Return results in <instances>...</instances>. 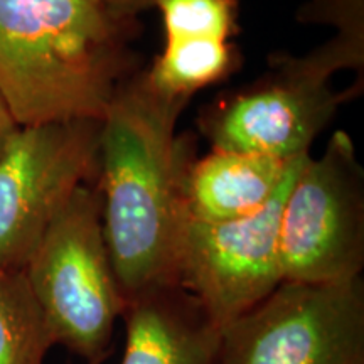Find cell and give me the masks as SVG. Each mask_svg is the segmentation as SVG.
I'll use <instances>...</instances> for the list:
<instances>
[{
  "label": "cell",
  "mask_w": 364,
  "mask_h": 364,
  "mask_svg": "<svg viewBox=\"0 0 364 364\" xmlns=\"http://www.w3.org/2000/svg\"><path fill=\"white\" fill-rule=\"evenodd\" d=\"M188 98L136 75L117 91L100 129L103 233L125 306L177 287V248L189 167L176 124Z\"/></svg>",
  "instance_id": "cell-1"
},
{
  "label": "cell",
  "mask_w": 364,
  "mask_h": 364,
  "mask_svg": "<svg viewBox=\"0 0 364 364\" xmlns=\"http://www.w3.org/2000/svg\"><path fill=\"white\" fill-rule=\"evenodd\" d=\"M134 22L100 0H0V97L16 124L102 122L132 66Z\"/></svg>",
  "instance_id": "cell-2"
},
{
  "label": "cell",
  "mask_w": 364,
  "mask_h": 364,
  "mask_svg": "<svg viewBox=\"0 0 364 364\" xmlns=\"http://www.w3.org/2000/svg\"><path fill=\"white\" fill-rule=\"evenodd\" d=\"M54 344L103 364L125 300L103 233L98 189L80 186L49 225L24 267Z\"/></svg>",
  "instance_id": "cell-3"
},
{
  "label": "cell",
  "mask_w": 364,
  "mask_h": 364,
  "mask_svg": "<svg viewBox=\"0 0 364 364\" xmlns=\"http://www.w3.org/2000/svg\"><path fill=\"white\" fill-rule=\"evenodd\" d=\"M284 282L343 284L364 267V172L346 132L321 157H307L287 194L280 220Z\"/></svg>",
  "instance_id": "cell-4"
},
{
  "label": "cell",
  "mask_w": 364,
  "mask_h": 364,
  "mask_svg": "<svg viewBox=\"0 0 364 364\" xmlns=\"http://www.w3.org/2000/svg\"><path fill=\"white\" fill-rule=\"evenodd\" d=\"M218 364H364V287L282 282L220 329Z\"/></svg>",
  "instance_id": "cell-5"
},
{
  "label": "cell",
  "mask_w": 364,
  "mask_h": 364,
  "mask_svg": "<svg viewBox=\"0 0 364 364\" xmlns=\"http://www.w3.org/2000/svg\"><path fill=\"white\" fill-rule=\"evenodd\" d=\"M309 156L294 159L275 196L253 215L220 223L184 218L177 248V287L198 302L218 329L258 306L284 282L282 209Z\"/></svg>",
  "instance_id": "cell-6"
},
{
  "label": "cell",
  "mask_w": 364,
  "mask_h": 364,
  "mask_svg": "<svg viewBox=\"0 0 364 364\" xmlns=\"http://www.w3.org/2000/svg\"><path fill=\"white\" fill-rule=\"evenodd\" d=\"M102 122L19 127L0 156V268L24 270L46 230L98 167Z\"/></svg>",
  "instance_id": "cell-7"
},
{
  "label": "cell",
  "mask_w": 364,
  "mask_h": 364,
  "mask_svg": "<svg viewBox=\"0 0 364 364\" xmlns=\"http://www.w3.org/2000/svg\"><path fill=\"white\" fill-rule=\"evenodd\" d=\"M344 100L299 58L277 56L272 78L218 105L201 127L213 150L292 161L309 154Z\"/></svg>",
  "instance_id": "cell-8"
},
{
  "label": "cell",
  "mask_w": 364,
  "mask_h": 364,
  "mask_svg": "<svg viewBox=\"0 0 364 364\" xmlns=\"http://www.w3.org/2000/svg\"><path fill=\"white\" fill-rule=\"evenodd\" d=\"M122 364H218L220 329L198 302L169 289L129 302Z\"/></svg>",
  "instance_id": "cell-9"
},
{
  "label": "cell",
  "mask_w": 364,
  "mask_h": 364,
  "mask_svg": "<svg viewBox=\"0 0 364 364\" xmlns=\"http://www.w3.org/2000/svg\"><path fill=\"white\" fill-rule=\"evenodd\" d=\"M292 161L211 150L191 162L182 182V206L196 221L220 223L253 215L279 191Z\"/></svg>",
  "instance_id": "cell-10"
},
{
  "label": "cell",
  "mask_w": 364,
  "mask_h": 364,
  "mask_svg": "<svg viewBox=\"0 0 364 364\" xmlns=\"http://www.w3.org/2000/svg\"><path fill=\"white\" fill-rule=\"evenodd\" d=\"M53 346L26 272L0 268V364H44Z\"/></svg>",
  "instance_id": "cell-11"
},
{
  "label": "cell",
  "mask_w": 364,
  "mask_h": 364,
  "mask_svg": "<svg viewBox=\"0 0 364 364\" xmlns=\"http://www.w3.org/2000/svg\"><path fill=\"white\" fill-rule=\"evenodd\" d=\"M233 63V46L228 41H166L162 54L145 76L154 88L167 97L189 100L196 91L225 78Z\"/></svg>",
  "instance_id": "cell-12"
},
{
  "label": "cell",
  "mask_w": 364,
  "mask_h": 364,
  "mask_svg": "<svg viewBox=\"0 0 364 364\" xmlns=\"http://www.w3.org/2000/svg\"><path fill=\"white\" fill-rule=\"evenodd\" d=\"M166 41H228L238 31V0H154Z\"/></svg>",
  "instance_id": "cell-13"
},
{
  "label": "cell",
  "mask_w": 364,
  "mask_h": 364,
  "mask_svg": "<svg viewBox=\"0 0 364 364\" xmlns=\"http://www.w3.org/2000/svg\"><path fill=\"white\" fill-rule=\"evenodd\" d=\"M304 24H331L338 29L334 39L321 46L339 70H354L363 75L364 66V0H311L300 7Z\"/></svg>",
  "instance_id": "cell-14"
},
{
  "label": "cell",
  "mask_w": 364,
  "mask_h": 364,
  "mask_svg": "<svg viewBox=\"0 0 364 364\" xmlns=\"http://www.w3.org/2000/svg\"><path fill=\"white\" fill-rule=\"evenodd\" d=\"M100 2H102L105 7L110 9V11L118 17L135 19L140 12L152 7L154 0H100Z\"/></svg>",
  "instance_id": "cell-15"
},
{
  "label": "cell",
  "mask_w": 364,
  "mask_h": 364,
  "mask_svg": "<svg viewBox=\"0 0 364 364\" xmlns=\"http://www.w3.org/2000/svg\"><path fill=\"white\" fill-rule=\"evenodd\" d=\"M17 129H19V125L16 124L11 112H9L6 102L0 97V156L4 154L9 140H11V136L16 134Z\"/></svg>",
  "instance_id": "cell-16"
}]
</instances>
